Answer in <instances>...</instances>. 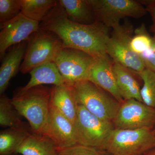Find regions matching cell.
<instances>
[{
  "mask_svg": "<svg viewBox=\"0 0 155 155\" xmlns=\"http://www.w3.org/2000/svg\"><path fill=\"white\" fill-rule=\"evenodd\" d=\"M146 68L155 72V35L153 37L151 47L140 55Z\"/></svg>",
  "mask_w": 155,
  "mask_h": 155,
  "instance_id": "obj_27",
  "label": "cell"
},
{
  "mask_svg": "<svg viewBox=\"0 0 155 155\" xmlns=\"http://www.w3.org/2000/svg\"><path fill=\"white\" fill-rule=\"evenodd\" d=\"M114 63L107 54L94 58L88 80L107 92L119 103H122L124 100L117 85Z\"/></svg>",
  "mask_w": 155,
  "mask_h": 155,
  "instance_id": "obj_13",
  "label": "cell"
},
{
  "mask_svg": "<svg viewBox=\"0 0 155 155\" xmlns=\"http://www.w3.org/2000/svg\"><path fill=\"white\" fill-rule=\"evenodd\" d=\"M22 155H60L55 144L47 136L31 133L16 154Z\"/></svg>",
  "mask_w": 155,
  "mask_h": 155,
  "instance_id": "obj_18",
  "label": "cell"
},
{
  "mask_svg": "<svg viewBox=\"0 0 155 155\" xmlns=\"http://www.w3.org/2000/svg\"><path fill=\"white\" fill-rule=\"evenodd\" d=\"M74 126L78 144L103 150L115 129L113 122L100 119L79 105Z\"/></svg>",
  "mask_w": 155,
  "mask_h": 155,
  "instance_id": "obj_5",
  "label": "cell"
},
{
  "mask_svg": "<svg viewBox=\"0 0 155 155\" xmlns=\"http://www.w3.org/2000/svg\"><path fill=\"white\" fill-rule=\"evenodd\" d=\"M115 129L155 128V109L135 99L125 100L120 104L112 121Z\"/></svg>",
  "mask_w": 155,
  "mask_h": 155,
  "instance_id": "obj_10",
  "label": "cell"
},
{
  "mask_svg": "<svg viewBox=\"0 0 155 155\" xmlns=\"http://www.w3.org/2000/svg\"><path fill=\"white\" fill-rule=\"evenodd\" d=\"M155 147L153 129H114L105 150L112 155H143Z\"/></svg>",
  "mask_w": 155,
  "mask_h": 155,
  "instance_id": "obj_6",
  "label": "cell"
},
{
  "mask_svg": "<svg viewBox=\"0 0 155 155\" xmlns=\"http://www.w3.org/2000/svg\"><path fill=\"white\" fill-rule=\"evenodd\" d=\"M31 78L25 86L18 90L23 92L39 85L53 84L58 86L65 84V81L54 62H48L34 68L30 72Z\"/></svg>",
  "mask_w": 155,
  "mask_h": 155,
  "instance_id": "obj_16",
  "label": "cell"
},
{
  "mask_svg": "<svg viewBox=\"0 0 155 155\" xmlns=\"http://www.w3.org/2000/svg\"><path fill=\"white\" fill-rule=\"evenodd\" d=\"M63 47L62 41L56 35L40 28L28 40L19 70L23 74L29 73L39 65L54 62Z\"/></svg>",
  "mask_w": 155,
  "mask_h": 155,
  "instance_id": "obj_7",
  "label": "cell"
},
{
  "mask_svg": "<svg viewBox=\"0 0 155 155\" xmlns=\"http://www.w3.org/2000/svg\"><path fill=\"white\" fill-rule=\"evenodd\" d=\"M43 134L54 142L58 150L77 144L74 124L51 104L47 125Z\"/></svg>",
  "mask_w": 155,
  "mask_h": 155,
  "instance_id": "obj_12",
  "label": "cell"
},
{
  "mask_svg": "<svg viewBox=\"0 0 155 155\" xmlns=\"http://www.w3.org/2000/svg\"><path fill=\"white\" fill-rule=\"evenodd\" d=\"M40 28L55 34L64 48L82 51L96 58L107 54L109 28L96 21L91 25L72 22L58 1L57 5L40 23Z\"/></svg>",
  "mask_w": 155,
  "mask_h": 155,
  "instance_id": "obj_1",
  "label": "cell"
},
{
  "mask_svg": "<svg viewBox=\"0 0 155 155\" xmlns=\"http://www.w3.org/2000/svg\"><path fill=\"white\" fill-rule=\"evenodd\" d=\"M58 151L60 155H112L106 150L78 143Z\"/></svg>",
  "mask_w": 155,
  "mask_h": 155,
  "instance_id": "obj_26",
  "label": "cell"
},
{
  "mask_svg": "<svg viewBox=\"0 0 155 155\" xmlns=\"http://www.w3.org/2000/svg\"><path fill=\"white\" fill-rule=\"evenodd\" d=\"M58 2L54 0H20L21 13L29 19L42 22Z\"/></svg>",
  "mask_w": 155,
  "mask_h": 155,
  "instance_id": "obj_21",
  "label": "cell"
},
{
  "mask_svg": "<svg viewBox=\"0 0 155 155\" xmlns=\"http://www.w3.org/2000/svg\"><path fill=\"white\" fill-rule=\"evenodd\" d=\"M67 17L72 22L91 25L96 21L95 16L89 0H60Z\"/></svg>",
  "mask_w": 155,
  "mask_h": 155,
  "instance_id": "obj_19",
  "label": "cell"
},
{
  "mask_svg": "<svg viewBox=\"0 0 155 155\" xmlns=\"http://www.w3.org/2000/svg\"><path fill=\"white\" fill-rule=\"evenodd\" d=\"M21 115L12 103V99L5 95L0 97V125L8 127H29L22 121Z\"/></svg>",
  "mask_w": 155,
  "mask_h": 155,
  "instance_id": "obj_22",
  "label": "cell"
},
{
  "mask_svg": "<svg viewBox=\"0 0 155 155\" xmlns=\"http://www.w3.org/2000/svg\"><path fill=\"white\" fill-rule=\"evenodd\" d=\"M137 75L143 81L140 91L143 102L155 109V72L146 68Z\"/></svg>",
  "mask_w": 155,
  "mask_h": 155,
  "instance_id": "obj_23",
  "label": "cell"
},
{
  "mask_svg": "<svg viewBox=\"0 0 155 155\" xmlns=\"http://www.w3.org/2000/svg\"><path fill=\"white\" fill-rule=\"evenodd\" d=\"M73 87L78 105L82 106L100 119L112 122L121 103L89 80L78 82Z\"/></svg>",
  "mask_w": 155,
  "mask_h": 155,
  "instance_id": "obj_3",
  "label": "cell"
},
{
  "mask_svg": "<svg viewBox=\"0 0 155 155\" xmlns=\"http://www.w3.org/2000/svg\"><path fill=\"white\" fill-rule=\"evenodd\" d=\"M51 87L39 85L17 91L12 103L21 116L27 119L31 132L44 134L51 107Z\"/></svg>",
  "mask_w": 155,
  "mask_h": 155,
  "instance_id": "obj_2",
  "label": "cell"
},
{
  "mask_svg": "<svg viewBox=\"0 0 155 155\" xmlns=\"http://www.w3.org/2000/svg\"><path fill=\"white\" fill-rule=\"evenodd\" d=\"M152 43L153 37L148 32L144 24H142L134 29L130 41V48L134 53L140 55L150 48Z\"/></svg>",
  "mask_w": 155,
  "mask_h": 155,
  "instance_id": "obj_24",
  "label": "cell"
},
{
  "mask_svg": "<svg viewBox=\"0 0 155 155\" xmlns=\"http://www.w3.org/2000/svg\"><path fill=\"white\" fill-rule=\"evenodd\" d=\"M143 155H155V147L147 151Z\"/></svg>",
  "mask_w": 155,
  "mask_h": 155,
  "instance_id": "obj_29",
  "label": "cell"
},
{
  "mask_svg": "<svg viewBox=\"0 0 155 155\" xmlns=\"http://www.w3.org/2000/svg\"><path fill=\"white\" fill-rule=\"evenodd\" d=\"M32 133L30 127H8L0 132V155H12Z\"/></svg>",
  "mask_w": 155,
  "mask_h": 155,
  "instance_id": "obj_20",
  "label": "cell"
},
{
  "mask_svg": "<svg viewBox=\"0 0 155 155\" xmlns=\"http://www.w3.org/2000/svg\"><path fill=\"white\" fill-rule=\"evenodd\" d=\"M51 104L73 124L77 117L78 104L73 86L64 84L51 87Z\"/></svg>",
  "mask_w": 155,
  "mask_h": 155,
  "instance_id": "obj_14",
  "label": "cell"
},
{
  "mask_svg": "<svg viewBox=\"0 0 155 155\" xmlns=\"http://www.w3.org/2000/svg\"><path fill=\"white\" fill-rule=\"evenodd\" d=\"M140 2L145 7L147 12L151 17L152 23L150 26V31L155 35V0L140 1Z\"/></svg>",
  "mask_w": 155,
  "mask_h": 155,
  "instance_id": "obj_28",
  "label": "cell"
},
{
  "mask_svg": "<svg viewBox=\"0 0 155 155\" xmlns=\"http://www.w3.org/2000/svg\"><path fill=\"white\" fill-rule=\"evenodd\" d=\"M28 41L15 45L6 54L0 68V94H4L10 81L20 69Z\"/></svg>",
  "mask_w": 155,
  "mask_h": 155,
  "instance_id": "obj_15",
  "label": "cell"
},
{
  "mask_svg": "<svg viewBox=\"0 0 155 155\" xmlns=\"http://www.w3.org/2000/svg\"><path fill=\"white\" fill-rule=\"evenodd\" d=\"M153 133L155 135V128L153 129Z\"/></svg>",
  "mask_w": 155,
  "mask_h": 155,
  "instance_id": "obj_30",
  "label": "cell"
},
{
  "mask_svg": "<svg viewBox=\"0 0 155 155\" xmlns=\"http://www.w3.org/2000/svg\"><path fill=\"white\" fill-rule=\"evenodd\" d=\"M134 31L133 25L127 20L113 28L107 43L106 52L114 62L121 64L137 75L146 67L141 56L130 48Z\"/></svg>",
  "mask_w": 155,
  "mask_h": 155,
  "instance_id": "obj_4",
  "label": "cell"
},
{
  "mask_svg": "<svg viewBox=\"0 0 155 155\" xmlns=\"http://www.w3.org/2000/svg\"><path fill=\"white\" fill-rule=\"evenodd\" d=\"M94 60V58L82 51L63 47L54 62L65 84L73 86L79 81L88 80Z\"/></svg>",
  "mask_w": 155,
  "mask_h": 155,
  "instance_id": "obj_9",
  "label": "cell"
},
{
  "mask_svg": "<svg viewBox=\"0 0 155 155\" xmlns=\"http://www.w3.org/2000/svg\"><path fill=\"white\" fill-rule=\"evenodd\" d=\"M97 22L109 28L120 24L126 17L141 18L147 14L145 7L140 1L134 0H89Z\"/></svg>",
  "mask_w": 155,
  "mask_h": 155,
  "instance_id": "obj_8",
  "label": "cell"
},
{
  "mask_svg": "<svg viewBox=\"0 0 155 155\" xmlns=\"http://www.w3.org/2000/svg\"><path fill=\"white\" fill-rule=\"evenodd\" d=\"M114 67L118 88L124 101L135 99L143 102L141 88L135 77L137 75L116 62H114Z\"/></svg>",
  "mask_w": 155,
  "mask_h": 155,
  "instance_id": "obj_17",
  "label": "cell"
},
{
  "mask_svg": "<svg viewBox=\"0 0 155 155\" xmlns=\"http://www.w3.org/2000/svg\"><path fill=\"white\" fill-rule=\"evenodd\" d=\"M40 29V23L20 13L10 21L0 23V58L3 60L7 50L15 45L27 41Z\"/></svg>",
  "mask_w": 155,
  "mask_h": 155,
  "instance_id": "obj_11",
  "label": "cell"
},
{
  "mask_svg": "<svg viewBox=\"0 0 155 155\" xmlns=\"http://www.w3.org/2000/svg\"><path fill=\"white\" fill-rule=\"evenodd\" d=\"M20 13V0H0V23L12 20Z\"/></svg>",
  "mask_w": 155,
  "mask_h": 155,
  "instance_id": "obj_25",
  "label": "cell"
}]
</instances>
